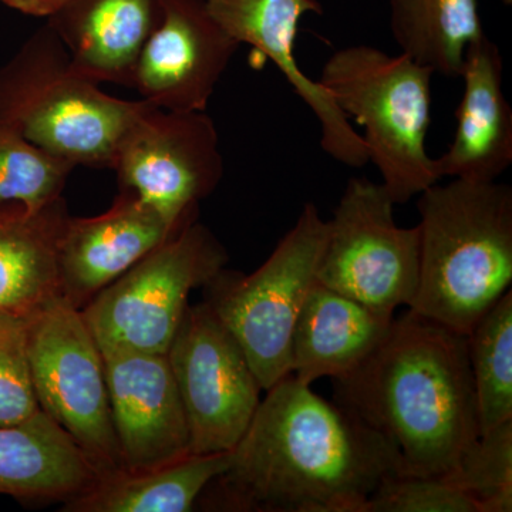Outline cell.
I'll return each mask as SVG.
<instances>
[{
    "mask_svg": "<svg viewBox=\"0 0 512 512\" xmlns=\"http://www.w3.org/2000/svg\"><path fill=\"white\" fill-rule=\"evenodd\" d=\"M365 512H478V507L443 477L394 474L377 485Z\"/></svg>",
    "mask_w": 512,
    "mask_h": 512,
    "instance_id": "27",
    "label": "cell"
},
{
    "mask_svg": "<svg viewBox=\"0 0 512 512\" xmlns=\"http://www.w3.org/2000/svg\"><path fill=\"white\" fill-rule=\"evenodd\" d=\"M67 218L63 198L39 211L0 204V315L29 319L60 296L57 248Z\"/></svg>",
    "mask_w": 512,
    "mask_h": 512,
    "instance_id": "20",
    "label": "cell"
},
{
    "mask_svg": "<svg viewBox=\"0 0 512 512\" xmlns=\"http://www.w3.org/2000/svg\"><path fill=\"white\" fill-rule=\"evenodd\" d=\"M326 237L328 221L306 204L254 274L224 268L204 286V302L237 339L265 392L291 375L293 328L316 282Z\"/></svg>",
    "mask_w": 512,
    "mask_h": 512,
    "instance_id": "6",
    "label": "cell"
},
{
    "mask_svg": "<svg viewBox=\"0 0 512 512\" xmlns=\"http://www.w3.org/2000/svg\"><path fill=\"white\" fill-rule=\"evenodd\" d=\"M501 2H503L504 5H507V6L512 5V0H501Z\"/></svg>",
    "mask_w": 512,
    "mask_h": 512,
    "instance_id": "29",
    "label": "cell"
},
{
    "mask_svg": "<svg viewBox=\"0 0 512 512\" xmlns=\"http://www.w3.org/2000/svg\"><path fill=\"white\" fill-rule=\"evenodd\" d=\"M228 252L197 220L106 286L87 303L82 316L101 352L167 355L194 289L220 274Z\"/></svg>",
    "mask_w": 512,
    "mask_h": 512,
    "instance_id": "7",
    "label": "cell"
},
{
    "mask_svg": "<svg viewBox=\"0 0 512 512\" xmlns=\"http://www.w3.org/2000/svg\"><path fill=\"white\" fill-rule=\"evenodd\" d=\"M336 403L402 458L403 476L443 477L480 437L467 336L407 312L348 376Z\"/></svg>",
    "mask_w": 512,
    "mask_h": 512,
    "instance_id": "2",
    "label": "cell"
},
{
    "mask_svg": "<svg viewBox=\"0 0 512 512\" xmlns=\"http://www.w3.org/2000/svg\"><path fill=\"white\" fill-rule=\"evenodd\" d=\"M231 451L191 456L143 471L117 470L64 501L63 512H190L229 466Z\"/></svg>",
    "mask_w": 512,
    "mask_h": 512,
    "instance_id": "21",
    "label": "cell"
},
{
    "mask_svg": "<svg viewBox=\"0 0 512 512\" xmlns=\"http://www.w3.org/2000/svg\"><path fill=\"white\" fill-rule=\"evenodd\" d=\"M113 170L120 191L133 192L171 227H184L224 177L217 127L205 111L180 113L144 101Z\"/></svg>",
    "mask_w": 512,
    "mask_h": 512,
    "instance_id": "10",
    "label": "cell"
},
{
    "mask_svg": "<svg viewBox=\"0 0 512 512\" xmlns=\"http://www.w3.org/2000/svg\"><path fill=\"white\" fill-rule=\"evenodd\" d=\"M393 319L316 281L293 328L291 375L306 386L348 376L382 345Z\"/></svg>",
    "mask_w": 512,
    "mask_h": 512,
    "instance_id": "18",
    "label": "cell"
},
{
    "mask_svg": "<svg viewBox=\"0 0 512 512\" xmlns=\"http://www.w3.org/2000/svg\"><path fill=\"white\" fill-rule=\"evenodd\" d=\"M160 25L138 60L134 89L168 111H205L241 46L205 0H163Z\"/></svg>",
    "mask_w": 512,
    "mask_h": 512,
    "instance_id": "12",
    "label": "cell"
},
{
    "mask_svg": "<svg viewBox=\"0 0 512 512\" xmlns=\"http://www.w3.org/2000/svg\"><path fill=\"white\" fill-rule=\"evenodd\" d=\"M191 454L229 453L254 419L262 387L244 350L210 306H188L167 352Z\"/></svg>",
    "mask_w": 512,
    "mask_h": 512,
    "instance_id": "11",
    "label": "cell"
},
{
    "mask_svg": "<svg viewBox=\"0 0 512 512\" xmlns=\"http://www.w3.org/2000/svg\"><path fill=\"white\" fill-rule=\"evenodd\" d=\"M443 478L473 498L478 512H511L512 420L480 434Z\"/></svg>",
    "mask_w": 512,
    "mask_h": 512,
    "instance_id": "25",
    "label": "cell"
},
{
    "mask_svg": "<svg viewBox=\"0 0 512 512\" xmlns=\"http://www.w3.org/2000/svg\"><path fill=\"white\" fill-rule=\"evenodd\" d=\"M9 8L19 10L30 16H40V18H49L57 12L67 0H0Z\"/></svg>",
    "mask_w": 512,
    "mask_h": 512,
    "instance_id": "28",
    "label": "cell"
},
{
    "mask_svg": "<svg viewBox=\"0 0 512 512\" xmlns=\"http://www.w3.org/2000/svg\"><path fill=\"white\" fill-rule=\"evenodd\" d=\"M417 197L420 271L409 311L467 336L510 291L512 188L453 178Z\"/></svg>",
    "mask_w": 512,
    "mask_h": 512,
    "instance_id": "3",
    "label": "cell"
},
{
    "mask_svg": "<svg viewBox=\"0 0 512 512\" xmlns=\"http://www.w3.org/2000/svg\"><path fill=\"white\" fill-rule=\"evenodd\" d=\"M163 15V0H67L47 26L77 72L134 87L138 60Z\"/></svg>",
    "mask_w": 512,
    "mask_h": 512,
    "instance_id": "17",
    "label": "cell"
},
{
    "mask_svg": "<svg viewBox=\"0 0 512 512\" xmlns=\"http://www.w3.org/2000/svg\"><path fill=\"white\" fill-rule=\"evenodd\" d=\"M144 100L116 99L77 72L49 26L0 69V123L53 156L111 168Z\"/></svg>",
    "mask_w": 512,
    "mask_h": 512,
    "instance_id": "4",
    "label": "cell"
},
{
    "mask_svg": "<svg viewBox=\"0 0 512 512\" xmlns=\"http://www.w3.org/2000/svg\"><path fill=\"white\" fill-rule=\"evenodd\" d=\"M390 32L403 55L460 77L468 46L485 35L477 0H389Z\"/></svg>",
    "mask_w": 512,
    "mask_h": 512,
    "instance_id": "22",
    "label": "cell"
},
{
    "mask_svg": "<svg viewBox=\"0 0 512 512\" xmlns=\"http://www.w3.org/2000/svg\"><path fill=\"white\" fill-rule=\"evenodd\" d=\"M97 477L72 437L42 410L22 423L0 426V495L63 504Z\"/></svg>",
    "mask_w": 512,
    "mask_h": 512,
    "instance_id": "19",
    "label": "cell"
},
{
    "mask_svg": "<svg viewBox=\"0 0 512 512\" xmlns=\"http://www.w3.org/2000/svg\"><path fill=\"white\" fill-rule=\"evenodd\" d=\"M211 15L237 42L247 43L276 64L293 92L320 124V147L333 160L360 168L369 163L363 137L335 100L302 72L295 56L299 23L308 13L322 15L318 0H205Z\"/></svg>",
    "mask_w": 512,
    "mask_h": 512,
    "instance_id": "14",
    "label": "cell"
},
{
    "mask_svg": "<svg viewBox=\"0 0 512 512\" xmlns=\"http://www.w3.org/2000/svg\"><path fill=\"white\" fill-rule=\"evenodd\" d=\"M503 73V56L487 35L468 46L456 134L446 153L437 158L443 178L495 181L510 168L512 109L504 93Z\"/></svg>",
    "mask_w": 512,
    "mask_h": 512,
    "instance_id": "16",
    "label": "cell"
},
{
    "mask_svg": "<svg viewBox=\"0 0 512 512\" xmlns=\"http://www.w3.org/2000/svg\"><path fill=\"white\" fill-rule=\"evenodd\" d=\"M121 468L143 471L191 456L190 429L167 355L103 353Z\"/></svg>",
    "mask_w": 512,
    "mask_h": 512,
    "instance_id": "13",
    "label": "cell"
},
{
    "mask_svg": "<svg viewBox=\"0 0 512 512\" xmlns=\"http://www.w3.org/2000/svg\"><path fill=\"white\" fill-rule=\"evenodd\" d=\"M480 434L512 420V292L467 335Z\"/></svg>",
    "mask_w": 512,
    "mask_h": 512,
    "instance_id": "23",
    "label": "cell"
},
{
    "mask_svg": "<svg viewBox=\"0 0 512 512\" xmlns=\"http://www.w3.org/2000/svg\"><path fill=\"white\" fill-rule=\"evenodd\" d=\"M74 165L0 123V204L39 211L62 198Z\"/></svg>",
    "mask_w": 512,
    "mask_h": 512,
    "instance_id": "24",
    "label": "cell"
},
{
    "mask_svg": "<svg viewBox=\"0 0 512 512\" xmlns=\"http://www.w3.org/2000/svg\"><path fill=\"white\" fill-rule=\"evenodd\" d=\"M433 74L403 53L359 45L336 50L318 80L342 113L365 128L369 163L396 205L443 180L426 147Z\"/></svg>",
    "mask_w": 512,
    "mask_h": 512,
    "instance_id": "5",
    "label": "cell"
},
{
    "mask_svg": "<svg viewBox=\"0 0 512 512\" xmlns=\"http://www.w3.org/2000/svg\"><path fill=\"white\" fill-rule=\"evenodd\" d=\"M382 184L350 178L328 221L316 271L326 288L394 318L410 308L420 271V229L402 228Z\"/></svg>",
    "mask_w": 512,
    "mask_h": 512,
    "instance_id": "9",
    "label": "cell"
},
{
    "mask_svg": "<svg viewBox=\"0 0 512 512\" xmlns=\"http://www.w3.org/2000/svg\"><path fill=\"white\" fill-rule=\"evenodd\" d=\"M28 348L40 410L72 437L97 476L121 470L103 352L82 311L57 296L28 319Z\"/></svg>",
    "mask_w": 512,
    "mask_h": 512,
    "instance_id": "8",
    "label": "cell"
},
{
    "mask_svg": "<svg viewBox=\"0 0 512 512\" xmlns=\"http://www.w3.org/2000/svg\"><path fill=\"white\" fill-rule=\"evenodd\" d=\"M181 228L171 227L128 191H120L103 214L67 218L57 248L60 296L82 311Z\"/></svg>",
    "mask_w": 512,
    "mask_h": 512,
    "instance_id": "15",
    "label": "cell"
},
{
    "mask_svg": "<svg viewBox=\"0 0 512 512\" xmlns=\"http://www.w3.org/2000/svg\"><path fill=\"white\" fill-rule=\"evenodd\" d=\"M394 474L403 464L389 440L289 375L266 390L227 470L200 500L217 511L365 512Z\"/></svg>",
    "mask_w": 512,
    "mask_h": 512,
    "instance_id": "1",
    "label": "cell"
},
{
    "mask_svg": "<svg viewBox=\"0 0 512 512\" xmlns=\"http://www.w3.org/2000/svg\"><path fill=\"white\" fill-rule=\"evenodd\" d=\"M40 412L28 348V319L0 315V426Z\"/></svg>",
    "mask_w": 512,
    "mask_h": 512,
    "instance_id": "26",
    "label": "cell"
}]
</instances>
